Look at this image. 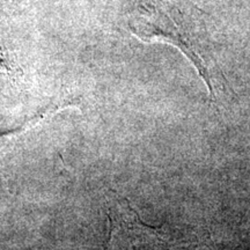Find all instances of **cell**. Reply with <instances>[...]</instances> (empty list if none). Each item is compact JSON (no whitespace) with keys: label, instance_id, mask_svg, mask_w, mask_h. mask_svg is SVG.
Masks as SVG:
<instances>
[{"label":"cell","instance_id":"obj_1","mask_svg":"<svg viewBox=\"0 0 250 250\" xmlns=\"http://www.w3.org/2000/svg\"><path fill=\"white\" fill-rule=\"evenodd\" d=\"M204 15L190 0H132L126 28L143 42L159 41L179 49L208 86L212 102L217 103L225 78Z\"/></svg>","mask_w":250,"mask_h":250},{"label":"cell","instance_id":"obj_2","mask_svg":"<svg viewBox=\"0 0 250 250\" xmlns=\"http://www.w3.org/2000/svg\"><path fill=\"white\" fill-rule=\"evenodd\" d=\"M109 237L104 250H190L201 243L179 241L144 224L126 198H116L108 213Z\"/></svg>","mask_w":250,"mask_h":250}]
</instances>
